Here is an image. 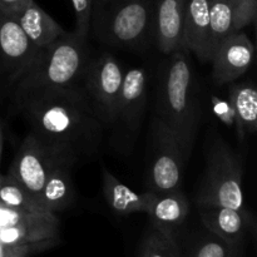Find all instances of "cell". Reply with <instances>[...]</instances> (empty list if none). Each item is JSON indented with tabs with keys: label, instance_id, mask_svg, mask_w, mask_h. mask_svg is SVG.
Instances as JSON below:
<instances>
[{
	"label": "cell",
	"instance_id": "1",
	"mask_svg": "<svg viewBox=\"0 0 257 257\" xmlns=\"http://www.w3.org/2000/svg\"><path fill=\"white\" fill-rule=\"evenodd\" d=\"M12 110L22 115L30 135L72 166L94 157L102 146L105 127L79 87L35 93Z\"/></svg>",
	"mask_w": 257,
	"mask_h": 257
},
{
	"label": "cell",
	"instance_id": "2",
	"mask_svg": "<svg viewBox=\"0 0 257 257\" xmlns=\"http://www.w3.org/2000/svg\"><path fill=\"white\" fill-rule=\"evenodd\" d=\"M153 118L175 136L186 162L201 122V103L192 64L183 48L166 55L156 87Z\"/></svg>",
	"mask_w": 257,
	"mask_h": 257
},
{
	"label": "cell",
	"instance_id": "3",
	"mask_svg": "<svg viewBox=\"0 0 257 257\" xmlns=\"http://www.w3.org/2000/svg\"><path fill=\"white\" fill-rule=\"evenodd\" d=\"M89 58L88 39L74 32H67L47 47L39 48L34 62L13 89L10 108L43 90L78 87Z\"/></svg>",
	"mask_w": 257,
	"mask_h": 257
},
{
	"label": "cell",
	"instance_id": "4",
	"mask_svg": "<svg viewBox=\"0 0 257 257\" xmlns=\"http://www.w3.org/2000/svg\"><path fill=\"white\" fill-rule=\"evenodd\" d=\"M153 10L155 0H97L89 32L108 47L145 49L153 40Z\"/></svg>",
	"mask_w": 257,
	"mask_h": 257
},
{
	"label": "cell",
	"instance_id": "5",
	"mask_svg": "<svg viewBox=\"0 0 257 257\" xmlns=\"http://www.w3.org/2000/svg\"><path fill=\"white\" fill-rule=\"evenodd\" d=\"M242 158L225 141L216 137L206 156V171L196 195L197 207L218 206L248 211L242 191Z\"/></svg>",
	"mask_w": 257,
	"mask_h": 257
},
{
	"label": "cell",
	"instance_id": "6",
	"mask_svg": "<svg viewBox=\"0 0 257 257\" xmlns=\"http://www.w3.org/2000/svg\"><path fill=\"white\" fill-rule=\"evenodd\" d=\"M124 73L114 55L102 52L94 57L90 55L78 85L105 128L112 127L114 122Z\"/></svg>",
	"mask_w": 257,
	"mask_h": 257
},
{
	"label": "cell",
	"instance_id": "7",
	"mask_svg": "<svg viewBox=\"0 0 257 257\" xmlns=\"http://www.w3.org/2000/svg\"><path fill=\"white\" fill-rule=\"evenodd\" d=\"M151 160L148 166V191L166 193L180 190L186 162L180 145L168 128L152 117Z\"/></svg>",
	"mask_w": 257,
	"mask_h": 257
},
{
	"label": "cell",
	"instance_id": "8",
	"mask_svg": "<svg viewBox=\"0 0 257 257\" xmlns=\"http://www.w3.org/2000/svg\"><path fill=\"white\" fill-rule=\"evenodd\" d=\"M38 52L14 18L0 13V97L10 98Z\"/></svg>",
	"mask_w": 257,
	"mask_h": 257
},
{
	"label": "cell",
	"instance_id": "9",
	"mask_svg": "<svg viewBox=\"0 0 257 257\" xmlns=\"http://www.w3.org/2000/svg\"><path fill=\"white\" fill-rule=\"evenodd\" d=\"M148 74L141 67L132 68L124 73L122 90L118 100L117 112L112 127L114 140L119 138L120 145L127 147L140 132L147 105Z\"/></svg>",
	"mask_w": 257,
	"mask_h": 257
},
{
	"label": "cell",
	"instance_id": "10",
	"mask_svg": "<svg viewBox=\"0 0 257 257\" xmlns=\"http://www.w3.org/2000/svg\"><path fill=\"white\" fill-rule=\"evenodd\" d=\"M59 165L72 166L54 155L34 136L28 133L15 155L8 176L17 181L38 200V195L49 173Z\"/></svg>",
	"mask_w": 257,
	"mask_h": 257
},
{
	"label": "cell",
	"instance_id": "11",
	"mask_svg": "<svg viewBox=\"0 0 257 257\" xmlns=\"http://www.w3.org/2000/svg\"><path fill=\"white\" fill-rule=\"evenodd\" d=\"M59 236V221L55 213L15 210L0 203V242L28 245Z\"/></svg>",
	"mask_w": 257,
	"mask_h": 257
},
{
	"label": "cell",
	"instance_id": "12",
	"mask_svg": "<svg viewBox=\"0 0 257 257\" xmlns=\"http://www.w3.org/2000/svg\"><path fill=\"white\" fill-rule=\"evenodd\" d=\"M255 55V47L242 32L233 33L222 40L213 52L212 79L223 85L235 82L250 69Z\"/></svg>",
	"mask_w": 257,
	"mask_h": 257
},
{
	"label": "cell",
	"instance_id": "13",
	"mask_svg": "<svg viewBox=\"0 0 257 257\" xmlns=\"http://www.w3.org/2000/svg\"><path fill=\"white\" fill-rule=\"evenodd\" d=\"M257 0H210V52L255 20ZM211 62V60H210Z\"/></svg>",
	"mask_w": 257,
	"mask_h": 257
},
{
	"label": "cell",
	"instance_id": "14",
	"mask_svg": "<svg viewBox=\"0 0 257 257\" xmlns=\"http://www.w3.org/2000/svg\"><path fill=\"white\" fill-rule=\"evenodd\" d=\"M187 0H155L153 42L162 54L182 48L183 18Z\"/></svg>",
	"mask_w": 257,
	"mask_h": 257
},
{
	"label": "cell",
	"instance_id": "15",
	"mask_svg": "<svg viewBox=\"0 0 257 257\" xmlns=\"http://www.w3.org/2000/svg\"><path fill=\"white\" fill-rule=\"evenodd\" d=\"M182 48L201 62H210V0H187L183 18Z\"/></svg>",
	"mask_w": 257,
	"mask_h": 257
},
{
	"label": "cell",
	"instance_id": "16",
	"mask_svg": "<svg viewBox=\"0 0 257 257\" xmlns=\"http://www.w3.org/2000/svg\"><path fill=\"white\" fill-rule=\"evenodd\" d=\"M203 227L233 246H242L250 227L248 211L233 210L218 206L198 207Z\"/></svg>",
	"mask_w": 257,
	"mask_h": 257
},
{
	"label": "cell",
	"instance_id": "17",
	"mask_svg": "<svg viewBox=\"0 0 257 257\" xmlns=\"http://www.w3.org/2000/svg\"><path fill=\"white\" fill-rule=\"evenodd\" d=\"M151 225L160 230L176 233L190 213V203L185 193L180 190L166 193H155L147 210Z\"/></svg>",
	"mask_w": 257,
	"mask_h": 257
},
{
	"label": "cell",
	"instance_id": "18",
	"mask_svg": "<svg viewBox=\"0 0 257 257\" xmlns=\"http://www.w3.org/2000/svg\"><path fill=\"white\" fill-rule=\"evenodd\" d=\"M13 18L19 24L25 37L37 48L47 47L67 33L35 2Z\"/></svg>",
	"mask_w": 257,
	"mask_h": 257
},
{
	"label": "cell",
	"instance_id": "19",
	"mask_svg": "<svg viewBox=\"0 0 257 257\" xmlns=\"http://www.w3.org/2000/svg\"><path fill=\"white\" fill-rule=\"evenodd\" d=\"M103 195L105 201L114 212L119 215H131L137 212H147L155 193L147 190L145 193H137L120 182L113 173L102 167Z\"/></svg>",
	"mask_w": 257,
	"mask_h": 257
},
{
	"label": "cell",
	"instance_id": "20",
	"mask_svg": "<svg viewBox=\"0 0 257 257\" xmlns=\"http://www.w3.org/2000/svg\"><path fill=\"white\" fill-rule=\"evenodd\" d=\"M72 166L59 165L49 173L38 202L47 212L64 211L75 201V188L72 180Z\"/></svg>",
	"mask_w": 257,
	"mask_h": 257
},
{
	"label": "cell",
	"instance_id": "21",
	"mask_svg": "<svg viewBox=\"0 0 257 257\" xmlns=\"http://www.w3.org/2000/svg\"><path fill=\"white\" fill-rule=\"evenodd\" d=\"M231 108L241 136L256 132L257 128V92L253 84L241 83L230 89Z\"/></svg>",
	"mask_w": 257,
	"mask_h": 257
},
{
	"label": "cell",
	"instance_id": "22",
	"mask_svg": "<svg viewBox=\"0 0 257 257\" xmlns=\"http://www.w3.org/2000/svg\"><path fill=\"white\" fill-rule=\"evenodd\" d=\"M138 257H181L177 236L151 225L143 236Z\"/></svg>",
	"mask_w": 257,
	"mask_h": 257
},
{
	"label": "cell",
	"instance_id": "23",
	"mask_svg": "<svg viewBox=\"0 0 257 257\" xmlns=\"http://www.w3.org/2000/svg\"><path fill=\"white\" fill-rule=\"evenodd\" d=\"M0 203L15 210L30 212H47L39 205L37 198L25 190L10 176H4L0 181Z\"/></svg>",
	"mask_w": 257,
	"mask_h": 257
},
{
	"label": "cell",
	"instance_id": "24",
	"mask_svg": "<svg viewBox=\"0 0 257 257\" xmlns=\"http://www.w3.org/2000/svg\"><path fill=\"white\" fill-rule=\"evenodd\" d=\"M242 246H233L207 231L191 245L187 252L181 250V257H235Z\"/></svg>",
	"mask_w": 257,
	"mask_h": 257
},
{
	"label": "cell",
	"instance_id": "25",
	"mask_svg": "<svg viewBox=\"0 0 257 257\" xmlns=\"http://www.w3.org/2000/svg\"><path fill=\"white\" fill-rule=\"evenodd\" d=\"M58 238L54 240H45L28 245H4L0 242V257H29L33 253L42 252L57 245Z\"/></svg>",
	"mask_w": 257,
	"mask_h": 257
},
{
	"label": "cell",
	"instance_id": "26",
	"mask_svg": "<svg viewBox=\"0 0 257 257\" xmlns=\"http://www.w3.org/2000/svg\"><path fill=\"white\" fill-rule=\"evenodd\" d=\"M94 0H72L75 15L74 33L80 38L88 39L90 28V15Z\"/></svg>",
	"mask_w": 257,
	"mask_h": 257
},
{
	"label": "cell",
	"instance_id": "27",
	"mask_svg": "<svg viewBox=\"0 0 257 257\" xmlns=\"http://www.w3.org/2000/svg\"><path fill=\"white\" fill-rule=\"evenodd\" d=\"M33 2L34 0H0V13L14 17Z\"/></svg>",
	"mask_w": 257,
	"mask_h": 257
},
{
	"label": "cell",
	"instance_id": "28",
	"mask_svg": "<svg viewBox=\"0 0 257 257\" xmlns=\"http://www.w3.org/2000/svg\"><path fill=\"white\" fill-rule=\"evenodd\" d=\"M2 153H3V135H2V130H0V161H2Z\"/></svg>",
	"mask_w": 257,
	"mask_h": 257
},
{
	"label": "cell",
	"instance_id": "29",
	"mask_svg": "<svg viewBox=\"0 0 257 257\" xmlns=\"http://www.w3.org/2000/svg\"><path fill=\"white\" fill-rule=\"evenodd\" d=\"M235 257H245V256H243V250H242V248H241V250H238V252L236 253Z\"/></svg>",
	"mask_w": 257,
	"mask_h": 257
},
{
	"label": "cell",
	"instance_id": "30",
	"mask_svg": "<svg viewBox=\"0 0 257 257\" xmlns=\"http://www.w3.org/2000/svg\"><path fill=\"white\" fill-rule=\"evenodd\" d=\"M3 177H4V176H2V175H0V181L3 180Z\"/></svg>",
	"mask_w": 257,
	"mask_h": 257
}]
</instances>
